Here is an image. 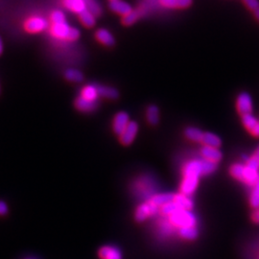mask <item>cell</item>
Wrapping results in <instances>:
<instances>
[{
  "label": "cell",
  "instance_id": "cell-1",
  "mask_svg": "<svg viewBox=\"0 0 259 259\" xmlns=\"http://www.w3.org/2000/svg\"><path fill=\"white\" fill-rule=\"evenodd\" d=\"M217 168V163L202 160H192L185 164L184 168V177L200 178L202 175H209L214 172Z\"/></svg>",
  "mask_w": 259,
  "mask_h": 259
},
{
  "label": "cell",
  "instance_id": "cell-2",
  "mask_svg": "<svg viewBox=\"0 0 259 259\" xmlns=\"http://www.w3.org/2000/svg\"><path fill=\"white\" fill-rule=\"evenodd\" d=\"M50 31L55 38L68 42H75L80 38L81 35L77 28L70 27L66 22L52 24Z\"/></svg>",
  "mask_w": 259,
  "mask_h": 259
},
{
  "label": "cell",
  "instance_id": "cell-3",
  "mask_svg": "<svg viewBox=\"0 0 259 259\" xmlns=\"http://www.w3.org/2000/svg\"><path fill=\"white\" fill-rule=\"evenodd\" d=\"M169 221L174 227H196L197 218L190 210H180L169 217Z\"/></svg>",
  "mask_w": 259,
  "mask_h": 259
},
{
  "label": "cell",
  "instance_id": "cell-4",
  "mask_svg": "<svg viewBox=\"0 0 259 259\" xmlns=\"http://www.w3.org/2000/svg\"><path fill=\"white\" fill-rule=\"evenodd\" d=\"M48 27V22L41 17H33L27 20L24 24V28L28 33L37 34L43 32Z\"/></svg>",
  "mask_w": 259,
  "mask_h": 259
},
{
  "label": "cell",
  "instance_id": "cell-5",
  "mask_svg": "<svg viewBox=\"0 0 259 259\" xmlns=\"http://www.w3.org/2000/svg\"><path fill=\"white\" fill-rule=\"evenodd\" d=\"M236 108L241 115L249 114L252 111V99L248 92H241L236 99Z\"/></svg>",
  "mask_w": 259,
  "mask_h": 259
},
{
  "label": "cell",
  "instance_id": "cell-6",
  "mask_svg": "<svg viewBox=\"0 0 259 259\" xmlns=\"http://www.w3.org/2000/svg\"><path fill=\"white\" fill-rule=\"evenodd\" d=\"M158 210H159V207L149 201L138 207L136 211V219L139 222H142L150 216L156 215L158 213Z\"/></svg>",
  "mask_w": 259,
  "mask_h": 259
},
{
  "label": "cell",
  "instance_id": "cell-7",
  "mask_svg": "<svg viewBox=\"0 0 259 259\" xmlns=\"http://www.w3.org/2000/svg\"><path fill=\"white\" fill-rule=\"evenodd\" d=\"M139 133V124L136 121H130L129 125L125 131L119 136L120 142L124 145H130L135 141Z\"/></svg>",
  "mask_w": 259,
  "mask_h": 259
},
{
  "label": "cell",
  "instance_id": "cell-8",
  "mask_svg": "<svg viewBox=\"0 0 259 259\" xmlns=\"http://www.w3.org/2000/svg\"><path fill=\"white\" fill-rule=\"evenodd\" d=\"M129 123V114L127 112H125V111H120V112L115 114V116L113 118V123H112L113 132L117 136H120L125 131V129L127 128Z\"/></svg>",
  "mask_w": 259,
  "mask_h": 259
},
{
  "label": "cell",
  "instance_id": "cell-9",
  "mask_svg": "<svg viewBox=\"0 0 259 259\" xmlns=\"http://www.w3.org/2000/svg\"><path fill=\"white\" fill-rule=\"evenodd\" d=\"M75 108L82 112H92L98 108V101H89L83 96L76 98L74 102Z\"/></svg>",
  "mask_w": 259,
  "mask_h": 259
},
{
  "label": "cell",
  "instance_id": "cell-10",
  "mask_svg": "<svg viewBox=\"0 0 259 259\" xmlns=\"http://www.w3.org/2000/svg\"><path fill=\"white\" fill-rule=\"evenodd\" d=\"M199 178L194 177H184V181L181 184V193L185 196H190L193 194L198 186Z\"/></svg>",
  "mask_w": 259,
  "mask_h": 259
},
{
  "label": "cell",
  "instance_id": "cell-11",
  "mask_svg": "<svg viewBox=\"0 0 259 259\" xmlns=\"http://www.w3.org/2000/svg\"><path fill=\"white\" fill-rule=\"evenodd\" d=\"M108 8L109 10L114 12L115 14H118L122 17L127 16L131 12H133V8L130 5L129 3L122 1V0H118V1H112L108 3Z\"/></svg>",
  "mask_w": 259,
  "mask_h": 259
},
{
  "label": "cell",
  "instance_id": "cell-12",
  "mask_svg": "<svg viewBox=\"0 0 259 259\" xmlns=\"http://www.w3.org/2000/svg\"><path fill=\"white\" fill-rule=\"evenodd\" d=\"M201 155L203 159L209 162H220L223 158V154L218 148H212V147H207L204 146L201 150Z\"/></svg>",
  "mask_w": 259,
  "mask_h": 259
},
{
  "label": "cell",
  "instance_id": "cell-13",
  "mask_svg": "<svg viewBox=\"0 0 259 259\" xmlns=\"http://www.w3.org/2000/svg\"><path fill=\"white\" fill-rule=\"evenodd\" d=\"M95 39L97 40L98 42L108 47H112L115 44V39L112 36V34L109 32L107 29L101 28L98 29L96 33H95Z\"/></svg>",
  "mask_w": 259,
  "mask_h": 259
},
{
  "label": "cell",
  "instance_id": "cell-14",
  "mask_svg": "<svg viewBox=\"0 0 259 259\" xmlns=\"http://www.w3.org/2000/svg\"><path fill=\"white\" fill-rule=\"evenodd\" d=\"M193 0H160L162 7L167 9H185L192 5Z\"/></svg>",
  "mask_w": 259,
  "mask_h": 259
},
{
  "label": "cell",
  "instance_id": "cell-15",
  "mask_svg": "<svg viewBox=\"0 0 259 259\" xmlns=\"http://www.w3.org/2000/svg\"><path fill=\"white\" fill-rule=\"evenodd\" d=\"M99 256L101 259H122V253L114 246H104L99 250Z\"/></svg>",
  "mask_w": 259,
  "mask_h": 259
},
{
  "label": "cell",
  "instance_id": "cell-16",
  "mask_svg": "<svg viewBox=\"0 0 259 259\" xmlns=\"http://www.w3.org/2000/svg\"><path fill=\"white\" fill-rule=\"evenodd\" d=\"M244 183L249 185V186H254L259 182V172L258 170L253 169L249 167L248 165H245L244 167V175H243V181Z\"/></svg>",
  "mask_w": 259,
  "mask_h": 259
},
{
  "label": "cell",
  "instance_id": "cell-17",
  "mask_svg": "<svg viewBox=\"0 0 259 259\" xmlns=\"http://www.w3.org/2000/svg\"><path fill=\"white\" fill-rule=\"evenodd\" d=\"M64 5L66 9L78 15L87 10L86 2L84 0H64Z\"/></svg>",
  "mask_w": 259,
  "mask_h": 259
},
{
  "label": "cell",
  "instance_id": "cell-18",
  "mask_svg": "<svg viewBox=\"0 0 259 259\" xmlns=\"http://www.w3.org/2000/svg\"><path fill=\"white\" fill-rule=\"evenodd\" d=\"M97 86L98 94L101 97L106 98L108 100H116L119 98L118 90L112 86Z\"/></svg>",
  "mask_w": 259,
  "mask_h": 259
},
{
  "label": "cell",
  "instance_id": "cell-19",
  "mask_svg": "<svg viewBox=\"0 0 259 259\" xmlns=\"http://www.w3.org/2000/svg\"><path fill=\"white\" fill-rule=\"evenodd\" d=\"M174 202L179 205L181 207V209H183V210H191L194 206L193 201L188 196H185L182 193L175 195Z\"/></svg>",
  "mask_w": 259,
  "mask_h": 259
},
{
  "label": "cell",
  "instance_id": "cell-20",
  "mask_svg": "<svg viewBox=\"0 0 259 259\" xmlns=\"http://www.w3.org/2000/svg\"><path fill=\"white\" fill-rule=\"evenodd\" d=\"M175 195L172 193H162V194L154 195L150 199V202H152L155 205H157L158 207L162 205H166L168 203H171L174 201Z\"/></svg>",
  "mask_w": 259,
  "mask_h": 259
},
{
  "label": "cell",
  "instance_id": "cell-21",
  "mask_svg": "<svg viewBox=\"0 0 259 259\" xmlns=\"http://www.w3.org/2000/svg\"><path fill=\"white\" fill-rule=\"evenodd\" d=\"M202 143L207 147H212V148H218L219 149V147L222 144V141L218 136H216L212 133H205L204 137H203V140H202Z\"/></svg>",
  "mask_w": 259,
  "mask_h": 259
},
{
  "label": "cell",
  "instance_id": "cell-22",
  "mask_svg": "<svg viewBox=\"0 0 259 259\" xmlns=\"http://www.w3.org/2000/svg\"><path fill=\"white\" fill-rule=\"evenodd\" d=\"M146 119L150 125H157L160 122V108L156 105H150L146 110Z\"/></svg>",
  "mask_w": 259,
  "mask_h": 259
},
{
  "label": "cell",
  "instance_id": "cell-23",
  "mask_svg": "<svg viewBox=\"0 0 259 259\" xmlns=\"http://www.w3.org/2000/svg\"><path fill=\"white\" fill-rule=\"evenodd\" d=\"M204 134L205 133L202 130L195 128V127H188L184 130L185 138L188 139L189 141H194V142H202Z\"/></svg>",
  "mask_w": 259,
  "mask_h": 259
},
{
  "label": "cell",
  "instance_id": "cell-24",
  "mask_svg": "<svg viewBox=\"0 0 259 259\" xmlns=\"http://www.w3.org/2000/svg\"><path fill=\"white\" fill-rule=\"evenodd\" d=\"M81 96L86 98L89 101H98L97 86L96 85H87L81 91Z\"/></svg>",
  "mask_w": 259,
  "mask_h": 259
},
{
  "label": "cell",
  "instance_id": "cell-25",
  "mask_svg": "<svg viewBox=\"0 0 259 259\" xmlns=\"http://www.w3.org/2000/svg\"><path fill=\"white\" fill-rule=\"evenodd\" d=\"M95 18L96 17L88 10H86L79 15L80 22H82L83 25L87 28H92L95 25V23H96Z\"/></svg>",
  "mask_w": 259,
  "mask_h": 259
},
{
  "label": "cell",
  "instance_id": "cell-26",
  "mask_svg": "<svg viewBox=\"0 0 259 259\" xmlns=\"http://www.w3.org/2000/svg\"><path fill=\"white\" fill-rule=\"evenodd\" d=\"M65 78L66 81L72 82V83H81L84 80L83 73L74 68H69L65 72Z\"/></svg>",
  "mask_w": 259,
  "mask_h": 259
},
{
  "label": "cell",
  "instance_id": "cell-27",
  "mask_svg": "<svg viewBox=\"0 0 259 259\" xmlns=\"http://www.w3.org/2000/svg\"><path fill=\"white\" fill-rule=\"evenodd\" d=\"M141 17H142V15H141V12L139 11V9L133 10V12H131L127 16L123 17L121 22H122V24L125 26H131L138 22Z\"/></svg>",
  "mask_w": 259,
  "mask_h": 259
},
{
  "label": "cell",
  "instance_id": "cell-28",
  "mask_svg": "<svg viewBox=\"0 0 259 259\" xmlns=\"http://www.w3.org/2000/svg\"><path fill=\"white\" fill-rule=\"evenodd\" d=\"M258 120L259 119L256 118L251 113L242 115V123H243L244 127L248 130L249 133H251L253 129L256 127V125L258 123Z\"/></svg>",
  "mask_w": 259,
  "mask_h": 259
},
{
  "label": "cell",
  "instance_id": "cell-29",
  "mask_svg": "<svg viewBox=\"0 0 259 259\" xmlns=\"http://www.w3.org/2000/svg\"><path fill=\"white\" fill-rule=\"evenodd\" d=\"M179 234L186 240H194L198 236V230L196 227H181L179 229Z\"/></svg>",
  "mask_w": 259,
  "mask_h": 259
},
{
  "label": "cell",
  "instance_id": "cell-30",
  "mask_svg": "<svg viewBox=\"0 0 259 259\" xmlns=\"http://www.w3.org/2000/svg\"><path fill=\"white\" fill-rule=\"evenodd\" d=\"M180 210H183V209H181V207L177 205L174 201L171 202V203L166 204V205H162V208H161V211H162V214H163V215L168 216V217H170V216L173 215V214L177 213V212L180 211Z\"/></svg>",
  "mask_w": 259,
  "mask_h": 259
},
{
  "label": "cell",
  "instance_id": "cell-31",
  "mask_svg": "<svg viewBox=\"0 0 259 259\" xmlns=\"http://www.w3.org/2000/svg\"><path fill=\"white\" fill-rule=\"evenodd\" d=\"M86 2L87 10L92 13L95 17H100L102 15V7L97 0H84Z\"/></svg>",
  "mask_w": 259,
  "mask_h": 259
},
{
  "label": "cell",
  "instance_id": "cell-32",
  "mask_svg": "<svg viewBox=\"0 0 259 259\" xmlns=\"http://www.w3.org/2000/svg\"><path fill=\"white\" fill-rule=\"evenodd\" d=\"M249 204L255 209L259 208V182L252 187L249 196Z\"/></svg>",
  "mask_w": 259,
  "mask_h": 259
},
{
  "label": "cell",
  "instance_id": "cell-33",
  "mask_svg": "<svg viewBox=\"0 0 259 259\" xmlns=\"http://www.w3.org/2000/svg\"><path fill=\"white\" fill-rule=\"evenodd\" d=\"M244 165L242 164H234L230 167V174L233 178L237 179L238 181H243V175H244Z\"/></svg>",
  "mask_w": 259,
  "mask_h": 259
},
{
  "label": "cell",
  "instance_id": "cell-34",
  "mask_svg": "<svg viewBox=\"0 0 259 259\" xmlns=\"http://www.w3.org/2000/svg\"><path fill=\"white\" fill-rule=\"evenodd\" d=\"M50 20H51L52 24H59V23L66 22L65 14L62 11H59V10L52 12V14L50 16Z\"/></svg>",
  "mask_w": 259,
  "mask_h": 259
},
{
  "label": "cell",
  "instance_id": "cell-35",
  "mask_svg": "<svg viewBox=\"0 0 259 259\" xmlns=\"http://www.w3.org/2000/svg\"><path fill=\"white\" fill-rule=\"evenodd\" d=\"M243 2L248 10L254 12L259 8V0H243Z\"/></svg>",
  "mask_w": 259,
  "mask_h": 259
},
{
  "label": "cell",
  "instance_id": "cell-36",
  "mask_svg": "<svg viewBox=\"0 0 259 259\" xmlns=\"http://www.w3.org/2000/svg\"><path fill=\"white\" fill-rule=\"evenodd\" d=\"M9 212V207L4 201L0 200V216H5Z\"/></svg>",
  "mask_w": 259,
  "mask_h": 259
},
{
  "label": "cell",
  "instance_id": "cell-37",
  "mask_svg": "<svg viewBox=\"0 0 259 259\" xmlns=\"http://www.w3.org/2000/svg\"><path fill=\"white\" fill-rule=\"evenodd\" d=\"M252 220L253 222H255L256 224H259V208L255 209L252 213Z\"/></svg>",
  "mask_w": 259,
  "mask_h": 259
},
{
  "label": "cell",
  "instance_id": "cell-38",
  "mask_svg": "<svg viewBox=\"0 0 259 259\" xmlns=\"http://www.w3.org/2000/svg\"><path fill=\"white\" fill-rule=\"evenodd\" d=\"M250 134H251L253 137H255V138H259V120L256 127L253 129V131H252Z\"/></svg>",
  "mask_w": 259,
  "mask_h": 259
},
{
  "label": "cell",
  "instance_id": "cell-39",
  "mask_svg": "<svg viewBox=\"0 0 259 259\" xmlns=\"http://www.w3.org/2000/svg\"><path fill=\"white\" fill-rule=\"evenodd\" d=\"M3 48H4L3 42H2V39H1V37H0V56L3 53Z\"/></svg>",
  "mask_w": 259,
  "mask_h": 259
},
{
  "label": "cell",
  "instance_id": "cell-40",
  "mask_svg": "<svg viewBox=\"0 0 259 259\" xmlns=\"http://www.w3.org/2000/svg\"><path fill=\"white\" fill-rule=\"evenodd\" d=\"M254 13V17L256 18V20L259 22V8L257 10H255V11L253 12Z\"/></svg>",
  "mask_w": 259,
  "mask_h": 259
},
{
  "label": "cell",
  "instance_id": "cell-41",
  "mask_svg": "<svg viewBox=\"0 0 259 259\" xmlns=\"http://www.w3.org/2000/svg\"><path fill=\"white\" fill-rule=\"evenodd\" d=\"M253 156L257 159V160H259V146L258 148L256 149V151L254 152V154H253Z\"/></svg>",
  "mask_w": 259,
  "mask_h": 259
},
{
  "label": "cell",
  "instance_id": "cell-42",
  "mask_svg": "<svg viewBox=\"0 0 259 259\" xmlns=\"http://www.w3.org/2000/svg\"><path fill=\"white\" fill-rule=\"evenodd\" d=\"M112 1H118V0H109V2H112Z\"/></svg>",
  "mask_w": 259,
  "mask_h": 259
},
{
  "label": "cell",
  "instance_id": "cell-43",
  "mask_svg": "<svg viewBox=\"0 0 259 259\" xmlns=\"http://www.w3.org/2000/svg\"><path fill=\"white\" fill-rule=\"evenodd\" d=\"M0 91H1V89H0Z\"/></svg>",
  "mask_w": 259,
  "mask_h": 259
},
{
  "label": "cell",
  "instance_id": "cell-44",
  "mask_svg": "<svg viewBox=\"0 0 259 259\" xmlns=\"http://www.w3.org/2000/svg\"><path fill=\"white\" fill-rule=\"evenodd\" d=\"M28 259H31V258H28Z\"/></svg>",
  "mask_w": 259,
  "mask_h": 259
}]
</instances>
